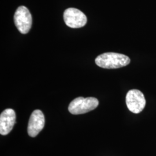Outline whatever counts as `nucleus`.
Here are the masks:
<instances>
[{"label":"nucleus","instance_id":"obj_1","mask_svg":"<svg viewBox=\"0 0 156 156\" xmlns=\"http://www.w3.org/2000/svg\"><path fill=\"white\" fill-rule=\"evenodd\" d=\"M95 62L98 66L102 68L116 69L128 65L130 59L128 56L123 54L107 52L97 57Z\"/></svg>","mask_w":156,"mask_h":156},{"label":"nucleus","instance_id":"obj_2","mask_svg":"<svg viewBox=\"0 0 156 156\" xmlns=\"http://www.w3.org/2000/svg\"><path fill=\"white\" fill-rule=\"evenodd\" d=\"M99 104L98 100L94 97H78L70 103L68 111L73 115H80L95 109Z\"/></svg>","mask_w":156,"mask_h":156},{"label":"nucleus","instance_id":"obj_3","mask_svg":"<svg viewBox=\"0 0 156 156\" xmlns=\"http://www.w3.org/2000/svg\"><path fill=\"white\" fill-rule=\"evenodd\" d=\"M14 22L21 33L26 34L29 32L32 26V16L26 6H20L17 9L14 15Z\"/></svg>","mask_w":156,"mask_h":156},{"label":"nucleus","instance_id":"obj_4","mask_svg":"<svg viewBox=\"0 0 156 156\" xmlns=\"http://www.w3.org/2000/svg\"><path fill=\"white\" fill-rule=\"evenodd\" d=\"M126 105L134 113H140L145 108L146 100L144 94L138 90H131L126 95Z\"/></svg>","mask_w":156,"mask_h":156},{"label":"nucleus","instance_id":"obj_5","mask_svg":"<svg viewBox=\"0 0 156 156\" xmlns=\"http://www.w3.org/2000/svg\"><path fill=\"white\" fill-rule=\"evenodd\" d=\"M64 20L66 25L73 28L82 27L87 23V17L76 8H68L64 12Z\"/></svg>","mask_w":156,"mask_h":156},{"label":"nucleus","instance_id":"obj_6","mask_svg":"<svg viewBox=\"0 0 156 156\" xmlns=\"http://www.w3.org/2000/svg\"><path fill=\"white\" fill-rule=\"evenodd\" d=\"M45 116L42 112L39 109L32 113L28 122L27 132L29 136L35 137L45 126Z\"/></svg>","mask_w":156,"mask_h":156},{"label":"nucleus","instance_id":"obj_7","mask_svg":"<svg viewBox=\"0 0 156 156\" xmlns=\"http://www.w3.org/2000/svg\"><path fill=\"white\" fill-rule=\"evenodd\" d=\"M16 122V113L12 109H6L0 115V134L6 135L13 129Z\"/></svg>","mask_w":156,"mask_h":156}]
</instances>
